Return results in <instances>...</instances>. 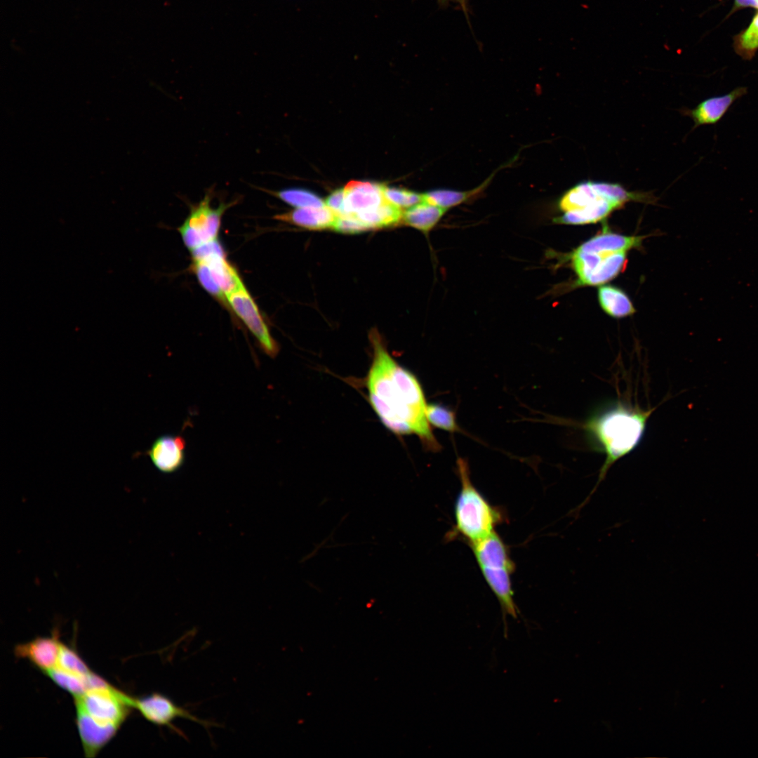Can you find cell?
<instances>
[{
    "mask_svg": "<svg viewBox=\"0 0 758 758\" xmlns=\"http://www.w3.org/2000/svg\"><path fill=\"white\" fill-rule=\"evenodd\" d=\"M368 337L373 354L365 387L371 407L393 433L415 434L425 448L439 451L441 446L427 420V404L419 381L390 355L376 328Z\"/></svg>",
    "mask_w": 758,
    "mask_h": 758,
    "instance_id": "6da1fadb",
    "label": "cell"
},
{
    "mask_svg": "<svg viewBox=\"0 0 758 758\" xmlns=\"http://www.w3.org/2000/svg\"><path fill=\"white\" fill-rule=\"evenodd\" d=\"M653 411L635 409L619 404L592 416L587 422L585 429L589 437L597 450L604 453L606 458L594 487L572 512L575 517L589 503L611 466L639 444Z\"/></svg>",
    "mask_w": 758,
    "mask_h": 758,
    "instance_id": "7a4b0ae2",
    "label": "cell"
},
{
    "mask_svg": "<svg viewBox=\"0 0 758 758\" xmlns=\"http://www.w3.org/2000/svg\"><path fill=\"white\" fill-rule=\"evenodd\" d=\"M651 199L648 193L629 192L618 183L582 181L561 197L559 208L563 214L554 218V222L565 225L595 223L630 201H646Z\"/></svg>",
    "mask_w": 758,
    "mask_h": 758,
    "instance_id": "3957f363",
    "label": "cell"
},
{
    "mask_svg": "<svg viewBox=\"0 0 758 758\" xmlns=\"http://www.w3.org/2000/svg\"><path fill=\"white\" fill-rule=\"evenodd\" d=\"M457 467L461 488L455 503L456 524L451 535H459L472 544L493 533L502 515L472 483L467 462L459 458Z\"/></svg>",
    "mask_w": 758,
    "mask_h": 758,
    "instance_id": "277c9868",
    "label": "cell"
},
{
    "mask_svg": "<svg viewBox=\"0 0 758 758\" xmlns=\"http://www.w3.org/2000/svg\"><path fill=\"white\" fill-rule=\"evenodd\" d=\"M191 253L192 270L201 286L228 306L227 295L244 285L236 269L227 260L221 243L215 239Z\"/></svg>",
    "mask_w": 758,
    "mask_h": 758,
    "instance_id": "5b68a950",
    "label": "cell"
},
{
    "mask_svg": "<svg viewBox=\"0 0 758 758\" xmlns=\"http://www.w3.org/2000/svg\"><path fill=\"white\" fill-rule=\"evenodd\" d=\"M76 710L88 715L98 723L120 727L129 715L133 697L126 695L109 683L88 689L74 697Z\"/></svg>",
    "mask_w": 758,
    "mask_h": 758,
    "instance_id": "8992f818",
    "label": "cell"
},
{
    "mask_svg": "<svg viewBox=\"0 0 758 758\" xmlns=\"http://www.w3.org/2000/svg\"><path fill=\"white\" fill-rule=\"evenodd\" d=\"M211 194L208 192L203 199L192 206L178 230L182 241L191 251L218 239L222 215L234 202L221 203L217 208L211 206Z\"/></svg>",
    "mask_w": 758,
    "mask_h": 758,
    "instance_id": "52a82bcc",
    "label": "cell"
},
{
    "mask_svg": "<svg viewBox=\"0 0 758 758\" xmlns=\"http://www.w3.org/2000/svg\"><path fill=\"white\" fill-rule=\"evenodd\" d=\"M627 251L582 252L575 250L571 255L573 267L578 277V284L598 286L618 275L626 262Z\"/></svg>",
    "mask_w": 758,
    "mask_h": 758,
    "instance_id": "ba28073f",
    "label": "cell"
},
{
    "mask_svg": "<svg viewBox=\"0 0 758 758\" xmlns=\"http://www.w3.org/2000/svg\"><path fill=\"white\" fill-rule=\"evenodd\" d=\"M228 306L243 321L267 356L274 358L279 347L270 333L260 310L245 286L227 295Z\"/></svg>",
    "mask_w": 758,
    "mask_h": 758,
    "instance_id": "9c48e42d",
    "label": "cell"
},
{
    "mask_svg": "<svg viewBox=\"0 0 758 758\" xmlns=\"http://www.w3.org/2000/svg\"><path fill=\"white\" fill-rule=\"evenodd\" d=\"M133 707L148 722L157 726L170 728L180 736H183V733L173 724V721L179 718L197 722L205 728L214 726L213 723L194 716L187 709L178 705L168 697L159 693L133 698Z\"/></svg>",
    "mask_w": 758,
    "mask_h": 758,
    "instance_id": "30bf717a",
    "label": "cell"
},
{
    "mask_svg": "<svg viewBox=\"0 0 758 758\" xmlns=\"http://www.w3.org/2000/svg\"><path fill=\"white\" fill-rule=\"evenodd\" d=\"M185 448L186 442L182 436L165 434L157 438L146 453L157 470L169 474L184 464Z\"/></svg>",
    "mask_w": 758,
    "mask_h": 758,
    "instance_id": "8fae6325",
    "label": "cell"
},
{
    "mask_svg": "<svg viewBox=\"0 0 758 758\" xmlns=\"http://www.w3.org/2000/svg\"><path fill=\"white\" fill-rule=\"evenodd\" d=\"M61 642L57 633L51 637H37L16 645L14 653L16 658L27 659L45 674L56 666Z\"/></svg>",
    "mask_w": 758,
    "mask_h": 758,
    "instance_id": "7c38bea8",
    "label": "cell"
},
{
    "mask_svg": "<svg viewBox=\"0 0 758 758\" xmlns=\"http://www.w3.org/2000/svg\"><path fill=\"white\" fill-rule=\"evenodd\" d=\"M747 93V87L739 86L726 94L707 98L693 109L684 108L681 113L692 119L693 129L703 125H714L738 99Z\"/></svg>",
    "mask_w": 758,
    "mask_h": 758,
    "instance_id": "4fadbf2b",
    "label": "cell"
},
{
    "mask_svg": "<svg viewBox=\"0 0 758 758\" xmlns=\"http://www.w3.org/2000/svg\"><path fill=\"white\" fill-rule=\"evenodd\" d=\"M479 568L484 578L500 603L506 635L507 616H510L513 618H517L519 613L514 601L512 588L511 574L514 569L500 566Z\"/></svg>",
    "mask_w": 758,
    "mask_h": 758,
    "instance_id": "5bb4252c",
    "label": "cell"
},
{
    "mask_svg": "<svg viewBox=\"0 0 758 758\" xmlns=\"http://www.w3.org/2000/svg\"><path fill=\"white\" fill-rule=\"evenodd\" d=\"M384 187L374 182L350 181L344 187L345 215H355L381 204L385 201Z\"/></svg>",
    "mask_w": 758,
    "mask_h": 758,
    "instance_id": "9a60e30c",
    "label": "cell"
},
{
    "mask_svg": "<svg viewBox=\"0 0 758 758\" xmlns=\"http://www.w3.org/2000/svg\"><path fill=\"white\" fill-rule=\"evenodd\" d=\"M76 724L86 757H94L113 738L120 727L96 722L76 710Z\"/></svg>",
    "mask_w": 758,
    "mask_h": 758,
    "instance_id": "2e32d148",
    "label": "cell"
},
{
    "mask_svg": "<svg viewBox=\"0 0 758 758\" xmlns=\"http://www.w3.org/2000/svg\"><path fill=\"white\" fill-rule=\"evenodd\" d=\"M470 545L479 568L501 566L514 569L509 551L496 531Z\"/></svg>",
    "mask_w": 758,
    "mask_h": 758,
    "instance_id": "e0dca14e",
    "label": "cell"
},
{
    "mask_svg": "<svg viewBox=\"0 0 758 758\" xmlns=\"http://www.w3.org/2000/svg\"><path fill=\"white\" fill-rule=\"evenodd\" d=\"M337 215L326 206L296 208L274 216L277 220L309 230L332 228Z\"/></svg>",
    "mask_w": 758,
    "mask_h": 758,
    "instance_id": "ac0fdd59",
    "label": "cell"
},
{
    "mask_svg": "<svg viewBox=\"0 0 758 758\" xmlns=\"http://www.w3.org/2000/svg\"><path fill=\"white\" fill-rule=\"evenodd\" d=\"M446 209L422 201L403 212V222L427 234L441 220Z\"/></svg>",
    "mask_w": 758,
    "mask_h": 758,
    "instance_id": "d6986e66",
    "label": "cell"
},
{
    "mask_svg": "<svg viewBox=\"0 0 758 758\" xmlns=\"http://www.w3.org/2000/svg\"><path fill=\"white\" fill-rule=\"evenodd\" d=\"M643 238V237H627L604 232L584 242L576 250L582 252L628 251L631 248L639 246Z\"/></svg>",
    "mask_w": 758,
    "mask_h": 758,
    "instance_id": "ffe728a7",
    "label": "cell"
},
{
    "mask_svg": "<svg viewBox=\"0 0 758 758\" xmlns=\"http://www.w3.org/2000/svg\"><path fill=\"white\" fill-rule=\"evenodd\" d=\"M403 212L401 208L385 200L379 206L354 215L370 230L398 224L402 220Z\"/></svg>",
    "mask_w": 758,
    "mask_h": 758,
    "instance_id": "44dd1931",
    "label": "cell"
},
{
    "mask_svg": "<svg viewBox=\"0 0 758 758\" xmlns=\"http://www.w3.org/2000/svg\"><path fill=\"white\" fill-rule=\"evenodd\" d=\"M598 298L601 308L613 317H625L635 312L628 296L616 287L611 286L599 287Z\"/></svg>",
    "mask_w": 758,
    "mask_h": 758,
    "instance_id": "7402d4cb",
    "label": "cell"
},
{
    "mask_svg": "<svg viewBox=\"0 0 758 758\" xmlns=\"http://www.w3.org/2000/svg\"><path fill=\"white\" fill-rule=\"evenodd\" d=\"M486 180L478 187L469 191L452 190H436L423 194V201L438 206L444 209L458 206L475 196L488 185Z\"/></svg>",
    "mask_w": 758,
    "mask_h": 758,
    "instance_id": "603a6c76",
    "label": "cell"
},
{
    "mask_svg": "<svg viewBox=\"0 0 758 758\" xmlns=\"http://www.w3.org/2000/svg\"><path fill=\"white\" fill-rule=\"evenodd\" d=\"M285 203L296 208L323 207L325 202L314 192L301 188H286L279 191H269Z\"/></svg>",
    "mask_w": 758,
    "mask_h": 758,
    "instance_id": "cb8c5ba5",
    "label": "cell"
},
{
    "mask_svg": "<svg viewBox=\"0 0 758 758\" xmlns=\"http://www.w3.org/2000/svg\"><path fill=\"white\" fill-rule=\"evenodd\" d=\"M55 667L82 677H86L92 672L78 652L62 642Z\"/></svg>",
    "mask_w": 758,
    "mask_h": 758,
    "instance_id": "d4e9b609",
    "label": "cell"
},
{
    "mask_svg": "<svg viewBox=\"0 0 758 758\" xmlns=\"http://www.w3.org/2000/svg\"><path fill=\"white\" fill-rule=\"evenodd\" d=\"M57 686L74 697L80 696L88 689V676L82 677L54 667L45 673Z\"/></svg>",
    "mask_w": 758,
    "mask_h": 758,
    "instance_id": "484cf974",
    "label": "cell"
},
{
    "mask_svg": "<svg viewBox=\"0 0 758 758\" xmlns=\"http://www.w3.org/2000/svg\"><path fill=\"white\" fill-rule=\"evenodd\" d=\"M426 416L429 423L437 428L450 432L460 431L455 412L443 405L434 403L427 404Z\"/></svg>",
    "mask_w": 758,
    "mask_h": 758,
    "instance_id": "4316f807",
    "label": "cell"
},
{
    "mask_svg": "<svg viewBox=\"0 0 758 758\" xmlns=\"http://www.w3.org/2000/svg\"><path fill=\"white\" fill-rule=\"evenodd\" d=\"M758 49V13L749 27L738 36L736 51L744 58L750 59Z\"/></svg>",
    "mask_w": 758,
    "mask_h": 758,
    "instance_id": "83f0119b",
    "label": "cell"
},
{
    "mask_svg": "<svg viewBox=\"0 0 758 758\" xmlns=\"http://www.w3.org/2000/svg\"><path fill=\"white\" fill-rule=\"evenodd\" d=\"M385 199L399 207L408 208L423 201V194L417 193L405 189L390 187L385 185L383 190Z\"/></svg>",
    "mask_w": 758,
    "mask_h": 758,
    "instance_id": "f1b7e54d",
    "label": "cell"
},
{
    "mask_svg": "<svg viewBox=\"0 0 758 758\" xmlns=\"http://www.w3.org/2000/svg\"><path fill=\"white\" fill-rule=\"evenodd\" d=\"M332 229L344 234H356L369 230L354 215H337Z\"/></svg>",
    "mask_w": 758,
    "mask_h": 758,
    "instance_id": "f546056e",
    "label": "cell"
},
{
    "mask_svg": "<svg viewBox=\"0 0 758 758\" xmlns=\"http://www.w3.org/2000/svg\"><path fill=\"white\" fill-rule=\"evenodd\" d=\"M324 202L326 206L337 215H345L344 188L334 190L328 196Z\"/></svg>",
    "mask_w": 758,
    "mask_h": 758,
    "instance_id": "4dcf8cb0",
    "label": "cell"
},
{
    "mask_svg": "<svg viewBox=\"0 0 758 758\" xmlns=\"http://www.w3.org/2000/svg\"><path fill=\"white\" fill-rule=\"evenodd\" d=\"M467 0H437L440 6H446L450 3L458 4L465 13H467Z\"/></svg>",
    "mask_w": 758,
    "mask_h": 758,
    "instance_id": "1f68e13d",
    "label": "cell"
},
{
    "mask_svg": "<svg viewBox=\"0 0 758 758\" xmlns=\"http://www.w3.org/2000/svg\"><path fill=\"white\" fill-rule=\"evenodd\" d=\"M736 7H754L758 8L757 0H735Z\"/></svg>",
    "mask_w": 758,
    "mask_h": 758,
    "instance_id": "d6a6232c",
    "label": "cell"
},
{
    "mask_svg": "<svg viewBox=\"0 0 758 758\" xmlns=\"http://www.w3.org/2000/svg\"><path fill=\"white\" fill-rule=\"evenodd\" d=\"M757 2H758V0H757Z\"/></svg>",
    "mask_w": 758,
    "mask_h": 758,
    "instance_id": "836d02e7",
    "label": "cell"
}]
</instances>
